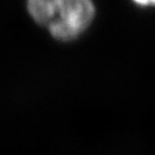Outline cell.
Listing matches in <instances>:
<instances>
[{"label":"cell","instance_id":"cell-2","mask_svg":"<svg viewBox=\"0 0 155 155\" xmlns=\"http://www.w3.org/2000/svg\"><path fill=\"white\" fill-rule=\"evenodd\" d=\"M59 0H26L27 12L35 23L48 27L57 13Z\"/></svg>","mask_w":155,"mask_h":155},{"label":"cell","instance_id":"cell-3","mask_svg":"<svg viewBox=\"0 0 155 155\" xmlns=\"http://www.w3.org/2000/svg\"><path fill=\"white\" fill-rule=\"evenodd\" d=\"M131 1L142 8L155 7V0H131Z\"/></svg>","mask_w":155,"mask_h":155},{"label":"cell","instance_id":"cell-1","mask_svg":"<svg viewBox=\"0 0 155 155\" xmlns=\"http://www.w3.org/2000/svg\"><path fill=\"white\" fill-rule=\"evenodd\" d=\"M95 15L93 0H59L55 18L46 28L55 40L70 42L86 31Z\"/></svg>","mask_w":155,"mask_h":155}]
</instances>
